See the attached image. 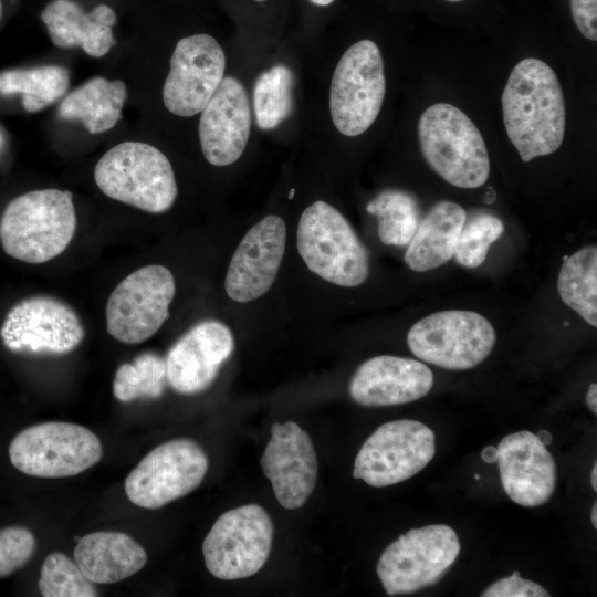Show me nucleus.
I'll return each mask as SVG.
<instances>
[{
  "instance_id": "nucleus-13",
  "label": "nucleus",
  "mask_w": 597,
  "mask_h": 597,
  "mask_svg": "<svg viewBox=\"0 0 597 597\" xmlns=\"http://www.w3.org/2000/svg\"><path fill=\"white\" fill-rule=\"evenodd\" d=\"M434 452V433L425 423L409 419L386 422L359 449L353 476L374 488L394 485L425 469Z\"/></svg>"
},
{
  "instance_id": "nucleus-12",
  "label": "nucleus",
  "mask_w": 597,
  "mask_h": 597,
  "mask_svg": "<svg viewBox=\"0 0 597 597\" xmlns=\"http://www.w3.org/2000/svg\"><path fill=\"white\" fill-rule=\"evenodd\" d=\"M85 337L83 323L67 303L33 295L15 303L0 328L2 344L11 353L29 356H63Z\"/></svg>"
},
{
  "instance_id": "nucleus-18",
  "label": "nucleus",
  "mask_w": 597,
  "mask_h": 597,
  "mask_svg": "<svg viewBox=\"0 0 597 597\" xmlns=\"http://www.w3.org/2000/svg\"><path fill=\"white\" fill-rule=\"evenodd\" d=\"M233 347V335L223 323L207 320L196 324L167 353L168 384L182 395L206 390L231 356Z\"/></svg>"
},
{
  "instance_id": "nucleus-11",
  "label": "nucleus",
  "mask_w": 597,
  "mask_h": 597,
  "mask_svg": "<svg viewBox=\"0 0 597 597\" xmlns=\"http://www.w3.org/2000/svg\"><path fill=\"white\" fill-rule=\"evenodd\" d=\"M172 273L164 265H145L123 279L106 304V329L124 344H140L154 336L169 317L175 296Z\"/></svg>"
},
{
  "instance_id": "nucleus-9",
  "label": "nucleus",
  "mask_w": 597,
  "mask_h": 597,
  "mask_svg": "<svg viewBox=\"0 0 597 597\" xmlns=\"http://www.w3.org/2000/svg\"><path fill=\"white\" fill-rule=\"evenodd\" d=\"M386 94L384 61L371 40L346 50L334 71L329 109L337 130L348 137L365 133L377 118Z\"/></svg>"
},
{
  "instance_id": "nucleus-24",
  "label": "nucleus",
  "mask_w": 597,
  "mask_h": 597,
  "mask_svg": "<svg viewBox=\"0 0 597 597\" xmlns=\"http://www.w3.org/2000/svg\"><path fill=\"white\" fill-rule=\"evenodd\" d=\"M465 219L467 212L460 205L448 200L436 203L408 243L407 265L412 271L427 272L451 260Z\"/></svg>"
},
{
  "instance_id": "nucleus-6",
  "label": "nucleus",
  "mask_w": 597,
  "mask_h": 597,
  "mask_svg": "<svg viewBox=\"0 0 597 597\" xmlns=\"http://www.w3.org/2000/svg\"><path fill=\"white\" fill-rule=\"evenodd\" d=\"M460 541L446 524L411 528L390 543L376 572L387 595H407L438 583L455 562Z\"/></svg>"
},
{
  "instance_id": "nucleus-44",
  "label": "nucleus",
  "mask_w": 597,
  "mask_h": 597,
  "mask_svg": "<svg viewBox=\"0 0 597 597\" xmlns=\"http://www.w3.org/2000/svg\"><path fill=\"white\" fill-rule=\"evenodd\" d=\"M295 189H291V192L289 193V198L292 199L294 196Z\"/></svg>"
},
{
  "instance_id": "nucleus-20",
  "label": "nucleus",
  "mask_w": 597,
  "mask_h": 597,
  "mask_svg": "<svg viewBox=\"0 0 597 597\" xmlns=\"http://www.w3.org/2000/svg\"><path fill=\"white\" fill-rule=\"evenodd\" d=\"M200 113L199 140L207 161L219 167L235 163L251 130L250 105L241 82L223 77Z\"/></svg>"
},
{
  "instance_id": "nucleus-21",
  "label": "nucleus",
  "mask_w": 597,
  "mask_h": 597,
  "mask_svg": "<svg viewBox=\"0 0 597 597\" xmlns=\"http://www.w3.org/2000/svg\"><path fill=\"white\" fill-rule=\"evenodd\" d=\"M433 374L422 362L379 355L363 363L349 383L354 401L366 407L408 404L425 397Z\"/></svg>"
},
{
  "instance_id": "nucleus-7",
  "label": "nucleus",
  "mask_w": 597,
  "mask_h": 597,
  "mask_svg": "<svg viewBox=\"0 0 597 597\" xmlns=\"http://www.w3.org/2000/svg\"><path fill=\"white\" fill-rule=\"evenodd\" d=\"M102 455V443L94 432L62 421L28 427L9 446L12 465L38 478L76 475L96 464Z\"/></svg>"
},
{
  "instance_id": "nucleus-29",
  "label": "nucleus",
  "mask_w": 597,
  "mask_h": 597,
  "mask_svg": "<svg viewBox=\"0 0 597 597\" xmlns=\"http://www.w3.org/2000/svg\"><path fill=\"white\" fill-rule=\"evenodd\" d=\"M292 86L293 74L283 64L259 75L253 88V106L261 129H273L289 117L293 104Z\"/></svg>"
},
{
  "instance_id": "nucleus-28",
  "label": "nucleus",
  "mask_w": 597,
  "mask_h": 597,
  "mask_svg": "<svg viewBox=\"0 0 597 597\" xmlns=\"http://www.w3.org/2000/svg\"><path fill=\"white\" fill-rule=\"evenodd\" d=\"M366 210L378 219V235L386 245L405 247L419 223L417 199L402 190H385L368 202Z\"/></svg>"
},
{
  "instance_id": "nucleus-19",
  "label": "nucleus",
  "mask_w": 597,
  "mask_h": 597,
  "mask_svg": "<svg viewBox=\"0 0 597 597\" xmlns=\"http://www.w3.org/2000/svg\"><path fill=\"white\" fill-rule=\"evenodd\" d=\"M502 486L519 505L535 507L546 503L556 488V463L535 433L517 431L496 447Z\"/></svg>"
},
{
  "instance_id": "nucleus-16",
  "label": "nucleus",
  "mask_w": 597,
  "mask_h": 597,
  "mask_svg": "<svg viewBox=\"0 0 597 597\" xmlns=\"http://www.w3.org/2000/svg\"><path fill=\"white\" fill-rule=\"evenodd\" d=\"M286 242L284 220L270 214L243 237L229 263L224 289L230 298L245 303L259 298L273 285Z\"/></svg>"
},
{
  "instance_id": "nucleus-25",
  "label": "nucleus",
  "mask_w": 597,
  "mask_h": 597,
  "mask_svg": "<svg viewBox=\"0 0 597 597\" xmlns=\"http://www.w3.org/2000/svg\"><path fill=\"white\" fill-rule=\"evenodd\" d=\"M126 98L123 81L95 76L62 100L57 115L61 119L81 122L91 134H101L121 119Z\"/></svg>"
},
{
  "instance_id": "nucleus-40",
  "label": "nucleus",
  "mask_w": 597,
  "mask_h": 597,
  "mask_svg": "<svg viewBox=\"0 0 597 597\" xmlns=\"http://www.w3.org/2000/svg\"><path fill=\"white\" fill-rule=\"evenodd\" d=\"M590 521H591L593 526L596 528L597 527V503L596 502H594V505L591 509Z\"/></svg>"
},
{
  "instance_id": "nucleus-2",
  "label": "nucleus",
  "mask_w": 597,
  "mask_h": 597,
  "mask_svg": "<svg viewBox=\"0 0 597 597\" xmlns=\"http://www.w3.org/2000/svg\"><path fill=\"white\" fill-rule=\"evenodd\" d=\"M75 230L76 212L69 190H33L6 207L0 219V242L9 256L40 264L60 255Z\"/></svg>"
},
{
  "instance_id": "nucleus-47",
  "label": "nucleus",
  "mask_w": 597,
  "mask_h": 597,
  "mask_svg": "<svg viewBox=\"0 0 597 597\" xmlns=\"http://www.w3.org/2000/svg\"><path fill=\"white\" fill-rule=\"evenodd\" d=\"M254 1H258V2H263V1H266V0H254Z\"/></svg>"
},
{
  "instance_id": "nucleus-30",
  "label": "nucleus",
  "mask_w": 597,
  "mask_h": 597,
  "mask_svg": "<svg viewBox=\"0 0 597 597\" xmlns=\"http://www.w3.org/2000/svg\"><path fill=\"white\" fill-rule=\"evenodd\" d=\"M167 380L165 359L155 353H143L133 363H124L116 370L113 394L123 402L138 398H158Z\"/></svg>"
},
{
  "instance_id": "nucleus-36",
  "label": "nucleus",
  "mask_w": 597,
  "mask_h": 597,
  "mask_svg": "<svg viewBox=\"0 0 597 597\" xmlns=\"http://www.w3.org/2000/svg\"><path fill=\"white\" fill-rule=\"evenodd\" d=\"M586 404L590 411L596 415L597 413V385L590 384L588 391L586 394Z\"/></svg>"
},
{
  "instance_id": "nucleus-8",
  "label": "nucleus",
  "mask_w": 597,
  "mask_h": 597,
  "mask_svg": "<svg viewBox=\"0 0 597 597\" xmlns=\"http://www.w3.org/2000/svg\"><path fill=\"white\" fill-rule=\"evenodd\" d=\"M496 334L492 324L473 311L447 310L415 323L408 332L411 353L425 363L467 370L481 364L493 350Z\"/></svg>"
},
{
  "instance_id": "nucleus-34",
  "label": "nucleus",
  "mask_w": 597,
  "mask_h": 597,
  "mask_svg": "<svg viewBox=\"0 0 597 597\" xmlns=\"http://www.w3.org/2000/svg\"><path fill=\"white\" fill-rule=\"evenodd\" d=\"M482 597H548L549 593L540 584L524 579L519 572L491 584Z\"/></svg>"
},
{
  "instance_id": "nucleus-42",
  "label": "nucleus",
  "mask_w": 597,
  "mask_h": 597,
  "mask_svg": "<svg viewBox=\"0 0 597 597\" xmlns=\"http://www.w3.org/2000/svg\"><path fill=\"white\" fill-rule=\"evenodd\" d=\"M490 195L486 197L485 202L491 203L495 199V192L492 188H489Z\"/></svg>"
},
{
  "instance_id": "nucleus-1",
  "label": "nucleus",
  "mask_w": 597,
  "mask_h": 597,
  "mask_svg": "<svg viewBox=\"0 0 597 597\" xmlns=\"http://www.w3.org/2000/svg\"><path fill=\"white\" fill-rule=\"evenodd\" d=\"M506 134L523 161L551 155L563 143L566 108L554 70L535 57L520 61L502 93Z\"/></svg>"
},
{
  "instance_id": "nucleus-10",
  "label": "nucleus",
  "mask_w": 597,
  "mask_h": 597,
  "mask_svg": "<svg viewBox=\"0 0 597 597\" xmlns=\"http://www.w3.org/2000/svg\"><path fill=\"white\" fill-rule=\"evenodd\" d=\"M272 540L273 523L262 506L248 504L227 511L203 541L206 567L223 580L250 577L268 561Z\"/></svg>"
},
{
  "instance_id": "nucleus-37",
  "label": "nucleus",
  "mask_w": 597,
  "mask_h": 597,
  "mask_svg": "<svg viewBox=\"0 0 597 597\" xmlns=\"http://www.w3.org/2000/svg\"><path fill=\"white\" fill-rule=\"evenodd\" d=\"M496 447L494 446H486L481 451V459L486 463H495L496 462Z\"/></svg>"
},
{
  "instance_id": "nucleus-33",
  "label": "nucleus",
  "mask_w": 597,
  "mask_h": 597,
  "mask_svg": "<svg viewBox=\"0 0 597 597\" xmlns=\"http://www.w3.org/2000/svg\"><path fill=\"white\" fill-rule=\"evenodd\" d=\"M35 551L33 533L23 526L0 528V578L24 566Z\"/></svg>"
},
{
  "instance_id": "nucleus-38",
  "label": "nucleus",
  "mask_w": 597,
  "mask_h": 597,
  "mask_svg": "<svg viewBox=\"0 0 597 597\" xmlns=\"http://www.w3.org/2000/svg\"><path fill=\"white\" fill-rule=\"evenodd\" d=\"M536 437L546 447H548L553 441V437H552L551 432H548L547 430H544V429L540 430L536 433Z\"/></svg>"
},
{
  "instance_id": "nucleus-5",
  "label": "nucleus",
  "mask_w": 597,
  "mask_h": 597,
  "mask_svg": "<svg viewBox=\"0 0 597 597\" xmlns=\"http://www.w3.org/2000/svg\"><path fill=\"white\" fill-rule=\"evenodd\" d=\"M296 244L306 266L329 283L354 287L368 277L366 248L345 217L323 200L302 212Z\"/></svg>"
},
{
  "instance_id": "nucleus-14",
  "label": "nucleus",
  "mask_w": 597,
  "mask_h": 597,
  "mask_svg": "<svg viewBox=\"0 0 597 597\" xmlns=\"http://www.w3.org/2000/svg\"><path fill=\"white\" fill-rule=\"evenodd\" d=\"M208 458L190 439H175L151 450L125 480V492L137 506L156 510L199 486Z\"/></svg>"
},
{
  "instance_id": "nucleus-26",
  "label": "nucleus",
  "mask_w": 597,
  "mask_h": 597,
  "mask_svg": "<svg viewBox=\"0 0 597 597\" xmlns=\"http://www.w3.org/2000/svg\"><path fill=\"white\" fill-rule=\"evenodd\" d=\"M563 302L589 325L597 326V248L588 245L568 256L558 273Z\"/></svg>"
},
{
  "instance_id": "nucleus-27",
  "label": "nucleus",
  "mask_w": 597,
  "mask_h": 597,
  "mask_svg": "<svg viewBox=\"0 0 597 597\" xmlns=\"http://www.w3.org/2000/svg\"><path fill=\"white\" fill-rule=\"evenodd\" d=\"M70 73L60 65L13 69L0 73V93L20 94L23 108L36 113L60 100L69 90Z\"/></svg>"
},
{
  "instance_id": "nucleus-22",
  "label": "nucleus",
  "mask_w": 597,
  "mask_h": 597,
  "mask_svg": "<svg viewBox=\"0 0 597 597\" xmlns=\"http://www.w3.org/2000/svg\"><path fill=\"white\" fill-rule=\"evenodd\" d=\"M52 43L61 49L81 48L102 57L115 45V8L98 1L87 8L81 0H49L40 12Z\"/></svg>"
},
{
  "instance_id": "nucleus-48",
  "label": "nucleus",
  "mask_w": 597,
  "mask_h": 597,
  "mask_svg": "<svg viewBox=\"0 0 597 597\" xmlns=\"http://www.w3.org/2000/svg\"><path fill=\"white\" fill-rule=\"evenodd\" d=\"M0 142H1V135H0Z\"/></svg>"
},
{
  "instance_id": "nucleus-23",
  "label": "nucleus",
  "mask_w": 597,
  "mask_h": 597,
  "mask_svg": "<svg viewBox=\"0 0 597 597\" xmlns=\"http://www.w3.org/2000/svg\"><path fill=\"white\" fill-rule=\"evenodd\" d=\"M74 561L93 584H114L139 572L147 554L125 533L94 532L78 540Z\"/></svg>"
},
{
  "instance_id": "nucleus-4",
  "label": "nucleus",
  "mask_w": 597,
  "mask_h": 597,
  "mask_svg": "<svg viewBox=\"0 0 597 597\" xmlns=\"http://www.w3.org/2000/svg\"><path fill=\"white\" fill-rule=\"evenodd\" d=\"M94 180L108 198L149 213L169 210L178 193L166 155L140 142H124L107 150L95 166Z\"/></svg>"
},
{
  "instance_id": "nucleus-41",
  "label": "nucleus",
  "mask_w": 597,
  "mask_h": 597,
  "mask_svg": "<svg viewBox=\"0 0 597 597\" xmlns=\"http://www.w3.org/2000/svg\"><path fill=\"white\" fill-rule=\"evenodd\" d=\"M308 1L312 2L313 4L325 7V6H329L335 0H308Z\"/></svg>"
},
{
  "instance_id": "nucleus-39",
  "label": "nucleus",
  "mask_w": 597,
  "mask_h": 597,
  "mask_svg": "<svg viewBox=\"0 0 597 597\" xmlns=\"http://www.w3.org/2000/svg\"><path fill=\"white\" fill-rule=\"evenodd\" d=\"M590 484L593 486V490L596 492L597 491V462L596 461L591 469Z\"/></svg>"
},
{
  "instance_id": "nucleus-3",
  "label": "nucleus",
  "mask_w": 597,
  "mask_h": 597,
  "mask_svg": "<svg viewBox=\"0 0 597 597\" xmlns=\"http://www.w3.org/2000/svg\"><path fill=\"white\" fill-rule=\"evenodd\" d=\"M423 158L448 184L474 189L490 174L485 142L470 117L449 103H436L423 111L418 123Z\"/></svg>"
},
{
  "instance_id": "nucleus-35",
  "label": "nucleus",
  "mask_w": 597,
  "mask_h": 597,
  "mask_svg": "<svg viewBox=\"0 0 597 597\" xmlns=\"http://www.w3.org/2000/svg\"><path fill=\"white\" fill-rule=\"evenodd\" d=\"M570 11L579 32L588 40H597V0H570Z\"/></svg>"
},
{
  "instance_id": "nucleus-15",
  "label": "nucleus",
  "mask_w": 597,
  "mask_h": 597,
  "mask_svg": "<svg viewBox=\"0 0 597 597\" xmlns=\"http://www.w3.org/2000/svg\"><path fill=\"white\" fill-rule=\"evenodd\" d=\"M226 55L205 33L180 39L170 57L163 102L172 114L190 117L202 111L223 80Z\"/></svg>"
},
{
  "instance_id": "nucleus-46",
  "label": "nucleus",
  "mask_w": 597,
  "mask_h": 597,
  "mask_svg": "<svg viewBox=\"0 0 597 597\" xmlns=\"http://www.w3.org/2000/svg\"><path fill=\"white\" fill-rule=\"evenodd\" d=\"M475 479L479 480V479H480V475H479V474H475Z\"/></svg>"
},
{
  "instance_id": "nucleus-17",
  "label": "nucleus",
  "mask_w": 597,
  "mask_h": 597,
  "mask_svg": "<svg viewBox=\"0 0 597 597\" xmlns=\"http://www.w3.org/2000/svg\"><path fill=\"white\" fill-rule=\"evenodd\" d=\"M261 467L284 509L301 507L315 488L316 452L307 432L293 421L272 425Z\"/></svg>"
},
{
  "instance_id": "nucleus-32",
  "label": "nucleus",
  "mask_w": 597,
  "mask_h": 597,
  "mask_svg": "<svg viewBox=\"0 0 597 597\" xmlns=\"http://www.w3.org/2000/svg\"><path fill=\"white\" fill-rule=\"evenodd\" d=\"M504 231L503 222L490 213L465 219L457 242L454 259L465 268H478L486 259L489 249Z\"/></svg>"
},
{
  "instance_id": "nucleus-31",
  "label": "nucleus",
  "mask_w": 597,
  "mask_h": 597,
  "mask_svg": "<svg viewBox=\"0 0 597 597\" xmlns=\"http://www.w3.org/2000/svg\"><path fill=\"white\" fill-rule=\"evenodd\" d=\"M39 589L44 597H96L97 589L80 566L65 554L55 552L43 562Z\"/></svg>"
},
{
  "instance_id": "nucleus-45",
  "label": "nucleus",
  "mask_w": 597,
  "mask_h": 597,
  "mask_svg": "<svg viewBox=\"0 0 597 597\" xmlns=\"http://www.w3.org/2000/svg\"><path fill=\"white\" fill-rule=\"evenodd\" d=\"M444 1H449V2H460V1H463V0H444Z\"/></svg>"
},
{
  "instance_id": "nucleus-43",
  "label": "nucleus",
  "mask_w": 597,
  "mask_h": 597,
  "mask_svg": "<svg viewBox=\"0 0 597 597\" xmlns=\"http://www.w3.org/2000/svg\"><path fill=\"white\" fill-rule=\"evenodd\" d=\"M2 15H3V2L2 0H0V22H1Z\"/></svg>"
}]
</instances>
